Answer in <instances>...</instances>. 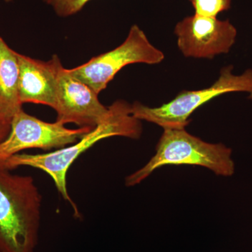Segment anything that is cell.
I'll list each match as a JSON object with an SVG mask.
<instances>
[{"label": "cell", "instance_id": "cell-4", "mask_svg": "<svg viewBox=\"0 0 252 252\" xmlns=\"http://www.w3.org/2000/svg\"><path fill=\"white\" fill-rule=\"evenodd\" d=\"M233 66L222 68L220 76L210 87L198 91H183L167 102L157 107H150L139 102L132 105V114L138 120L152 123L163 129L186 128L190 122V115L211 99L232 92H246L252 99V69L241 75L232 73Z\"/></svg>", "mask_w": 252, "mask_h": 252}, {"label": "cell", "instance_id": "cell-2", "mask_svg": "<svg viewBox=\"0 0 252 252\" xmlns=\"http://www.w3.org/2000/svg\"><path fill=\"white\" fill-rule=\"evenodd\" d=\"M41 201L31 176L15 175L0 163V252H34Z\"/></svg>", "mask_w": 252, "mask_h": 252}, {"label": "cell", "instance_id": "cell-8", "mask_svg": "<svg viewBox=\"0 0 252 252\" xmlns=\"http://www.w3.org/2000/svg\"><path fill=\"white\" fill-rule=\"evenodd\" d=\"M56 122L74 124L79 127H94L108 116L109 109L103 105L89 86L79 80L63 67L60 61L57 67V97L54 109Z\"/></svg>", "mask_w": 252, "mask_h": 252}, {"label": "cell", "instance_id": "cell-9", "mask_svg": "<svg viewBox=\"0 0 252 252\" xmlns=\"http://www.w3.org/2000/svg\"><path fill=\"white\" fill-rule=\"evenodd\" d=\"M18 96L21 103L41 104L54 109L57 97V67L54 55L49 61H37L17 53Z\"/></svg>", "mask_w": 252, "mask_h": 252}, {"label": "cell", "instance_id": "cell-5", "mask_svg": "<svg viewBox=\"0 0 252 252\" xmlns=\"http://www.w3.org/2000/svg\"><path fill=\"white\" fill-rule=\"evenodd\" d=\"M164 59L163 53L149 41L139 26L134 25L120 46L93 58L81 65L69 69V72L99 94L126 66L134 63L158 64Z\"/></svg>", "mask_w": 252, "mask_h": 252}, {"label": "cell", "instance_id": "cell-3", "mask_svg": "<svg viewBox=\"0 0 252 252\" xmlns=\"http://www.w3.org/2000/svg\"><path fill=\"white\" fill-rule=\"evenodd\" d=\"M183 165L205 167L221 177H231L235 170L229 147L208 143L185 128H166L158 142L155 155L142 168L127 176L125 185L135 187L165 165Z\"/></svg>", "mask_w": 252, "mask_h": 252}, {"label": "cell", "instance_id": "cell-10", "mask_svg": "<svg viewBox=\"0 0 252 252\" xmlns=\"http://www.w3.org/2000/svg\"><path fill=\"white\" fill-rule=\"evenodd\" d=\"M18 80L17 52L0 36V114L10 122L23 109L18 96Z\"/></svg>", "mask_w": 252, "mask_h": 252}, {"label": "cell", "instance_id": "cell-14", "mask_svg": "<svg viewBox=\"0 0 252 252\" xmlns=\"http://www.w3.org/2000/svg\"><path fill=\"white\" fill-rule=\"evenodd\" d=\"M6 2H10V1H12V0H4Z\"/></svg>", "mask_w": 252, "mask_h": 252}, {"label": "cell", "instance_id": "cell-1", "mask_svg": "<svg viewBox=\"0 0 252 252\" xmlns=\"http://www.w3.org/2000/svg\"><path fill=\"white\" fill-rule=\"evenodd\" d=\"M109 109L108 116L103 122L75 143L44 154H16L1 164L10 170L28 166L46 172L54 181L61 196L70 203L74 214L79 217V210L69 196L67 187V172L73 162L94 144L104 139L121 136L138 140L142 135V122L132 115L131 104L125 100H117L109 106Z\"/></svg>", "mask_w": 252, "mask_h": 252}, {"label": "cell", "instance_id": "cell-6", "mask_svg": "<svg viewBox=\"0 0 252 252\" xmlns=\"http://www.w3.org/2000/svg\"><path fill=\"white\" fill-rule=\"evenodd\" d=\"M94 127L69 129L59 122L49 123L21 109L11 120L9 135L0 142V163L29 149L49 152L75 143Z\"/></svg>", "mask_w": 252, "mask_h": 252}, {"label": "cell", "instance_id": "cell-12", "mask_svg": "<svg viewBox=\"0 0 252 252\" xmlns=\"http://www.w3.org/2000/svg\"><path fill=\"white\" fill-rule=\"evenodd\" d=\"M91 0H44L60 17H69L77 14Z\"/></svg>", "mask_w": 252, "mask_h": 252}, {"label": "cell", "instance_id": "cell-11", "mask_svg": "<svg viewBox=\"0 0 252 252\" xmlns=\"http://www.w3.org/2000/svg\"><path fill=\"white\" fill-rule=\"evenodd\" d=\"M193 5L195 14L205 17L217 18V15L231 6L232 0H189Z\"/></svg>", "mask_w": 252, "mask_h": 252}, {"label": "cell", "instance_id": "cell-7", "mask_svg": "<svg viewBox=\"0 0 252 252\" xmlns=\"http://www.w3.org/2000/svg\"><path fill=\"white\" fill-rule=\"evenodd\" d=\"M177 46L186 57L212 59L228 54L235 44L237 30L228 20L194 14L176 25Z\"/></svg>", "mask_w": 252, "mask_h": 252}, {"label": "cell", "instance_id": "cell-13", "mask_svg": "<svg viewBox=\"0 0 252 252\" xmlns=\"http://www.w3.org/2000/svg\"><path fill=\"white\" fill-rule=\"evenodd\" d=\"M11 122L0 114V142L7 137L10 131Z\"/></svg>", "mask_w": 252, "mask_h": 252}]
</instances>
